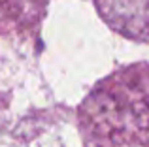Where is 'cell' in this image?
Instances as JSON below:
<instances>
[{"mask_svg": "<svg viewBox=\"0 0 149 147\" xmlns=\"http://www.w3.org/2000/svg\"><path fill=\"white\" fill-rule=\"evenodd\" d=\"M87 147H149V66L100 81L79 111Z\"/></svg>", "mask_w": 149, "mask_h": 147, "instance_id": "cell-1", "label": "cell"}]
</instances>
